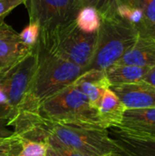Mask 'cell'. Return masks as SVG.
Listing matches in <instances>:
<instances>
[{
  "label": "cell",
  "mask_w": 155,
  "mask_h": 156,
  "mask_svg": "<svg viewBox=\"0 0 155 156\" xmlns=\"http://www.w3.org/2000/svg\"><path fill=\"white\" fill-rule=\"evenodd\" d=\"M10 126H14V133L31 141L51 139L68 148L92 156L119 154V148L107 129L67 126L48 121L33 112L18 114Z\"/></svg>",
  "instance_id": "cell-1"
},
{
  "label": "cell",
  "mask_w": 155,
  "mask_h": 156,
  "mask_svg": "<svg viewBox=\"0 0 155 156\" xmlns=\"http://www.w3.org/2000/svg\"><path fill=\"white\" fill-rule=\"evenodd\" d=\"M36 52L37 67L35 75L16 117L19 113L35 112L41 102L72 84L84 72L83 68L63 59L37 43Z\"/></svg>",
  "instance_id": "cell-2"
},
{
  "label": "cell",
  "mask_w": 155,
  "mask_h": 156,
  "mask_svg": "<svg viewBox=\"0 0 155 156\" xmlns=\"http://www.w3.org/2000/svg\"><path fill=\"white\" fill-rule=\"evenodd\" d=\"M33 113L67 126L104 129L100 122L97 109L74 83L41 102Z\"/></svg>",
  "instance_id": "cell-3"
},
{
  "label": "cell",
  "mask_w": 155,
  "mask_h": 156,
  "mask_svg": "<svg viewBox=\"0 0 155 156\" xmlns=\"http://www.w3.org/2000/svg\"><path fill=\"white\" fill-rule=\"evenodd\" d=\"M138 37L137 28L120 16L101 18V24L97 32L95 51L85 71L107 70L134 45Z\"/></svg>",
  "instance_id": "cell-4"
},
{
  "label": "cell",
  "mask_w": 155,
  "mask_h": 156,
  "mask_svg": "<svg viewBox=\"0 0 155 156\" xmlns=\"http://www.w3.org/2000/svg\"><path fill=\"white\" fill-rule=\"evenodd\" d=\"M97 42L96 33L81 31L74 21L64 26L44 38H38L37 44L55 55L84 69L90 63Z\"/></svg>",
  "instance_id": "cell-5"
},
{
  "label": "cell",
  "mask_w": 155,
  "mask_h": 156,
  "mask_svg": "<svg viewBox=\"0 0 155 156\" xmlns=\"http://www.w3.org/2000/svg\"><path fill=\"white\" fill-rule=\"evenodd\" d=\"M29 23L39 27L38 38H44L55 30L76 21L83 7L79 0H26Z\"/></svg>",
  "instance_id": "cell-6"
},
{
  "label": "cell",
  "mask_w": 155,
  "mask_h": 156,
  "mask_svg": "<svg viewBox=\"0 0 155 156\" xmlns=\"http://www.w3.org/2000/svg\"><path fill=\"white\" fill-rule=\"evenodd\" d=\"M37 67L35 48L18 64L8 70L0 71V87L7 100L8 125L10 126L29 90Z\"/></svg>",
  "instance_id": "cell-7"
},
{
  "label": "cell",
  "mask_w": 155,
  "mask_h": 156,
  "mask_svg": "<svg viewBox=\"0 0 155 156\" xmlns=\"http://www.w3.org/2000/svg\"><path fill=\"white\" fill-rule=\"evenodd\" d=\"M34 48L26 45L11 26L0 21V71L18 64Z\"/></svg>",
  "instance_id": "cell-8"
},
{
  "label": "cell",
  "mask_w": 155,
  "mask_h": 156,
  "mask_svg": "<svg viewBox=\"0 0 155 156\" xmlns=\"http://www.w3.org/2000/svg\"><path fill=\"white\" fill-rule=\"evenodd\" d=\"M110 88L126 109L155 108V88L143 80Z\"/></svg>",
  "instance_id": "cell-9"
},
{
  "label": "cell",
  "mask_w": 155,
  "mask_h": 156,
  "mask_svg": "<svg viewBox=\"0 0 155 156\" xmlns=\"http://www.w3.org/2000/svg\"><path fill=\"white\" fill-rule=\"evenodd\" d=\"M116 128L133 136L155 140V108L126 109Z\"/></svg>",
  "instance_id": "cell-10"
},
{
  "label": "cell",
  "mask_w": 155,
  "mask_h": 156,
  "mask_svg": "<svg viewBox=\"0 0 155 156\" xmlns=\"http://www.w3.org/2000/svg\"><path fill=\"white\" fill-rule=\"evenodd\" d=\"M107 130L121 156H155V140L133 136L116 127Z\"/></svg>",
  "instance_id": "cell-11"
},
{
  "label": "cell",
  "mask_w": 155,
  "mask_h": 156,
  "mask_svg": "<svg viewBox=\"0 0 155 156\" xmlns=\"http://www.w3.org/2000/svg\"><path fill=\"white\" fill-rule=\"evenodd\" d=\"M114 65H133L149 69L155 67V39L139 34L134 45Z\"/></svg>",
  "instance_id": "cell-12"
},
{
  "label": "cell",
  "mask_w": 155,
  "mask_h": 156,
  "mask_svg": "<svg viewBox=\"0 0 155 156\" xmlns=\"http://www.w3.org/2000/svg\"><path fill=\"white\" fill-rule=\"evenodd\" d=\"M73 83L96 109L102 94L111 87L105 71L95 69L84 71Z\"/></svg>",
  "instance_id": "cell-13"
},
{
  "label": "cell",
  "mask_w": 155,
  "mask_h": 156,
  "mask_svg": "<svg viewBox=\"0 0 155 156\" xmlns=\"http://www.w3.org/2000/svg\"><path fill=\"white\" fill-rule=\"evenodd\" d=\"M125 111V106L111 88L104 91L97 105L100 122L104 129L119 126Z\"/></svg>",
  "instance_id": "cell-14"
},
{
  "label": "cell",
  "mask_w": 155,
  "mask_h": 156,
  "mask_svg": "<svg viewBox=\"0 0 155 156\" xmlns=\"http://www.w3.org/2000/svg\"><path fill=\"white\" fill-rule=\"evenodd\" d=\"M149 69V68L133 65H113L105 70V74L110 85L115 86L141 81Z\"/></svg>",
  "instance_id": "cell-15"
},
{
  "label": "cell",
  "mask_w": 155,
  "mask_h": 156,
  "mask_svg": "<svg viewBox=\"0 0 155 156\" xmlns=\"http://www.w3.org/2000/svg\"><path fill=\"white\" fill-rule=\"evenodd\" d=\"M76 22L81 31L90 34L96 33L100 27L101 16L93 7L84 6L78 13Z\"/></svg>",
  "instance_id": "cell-16"
},
{
  "label": "cell",
  "mask_w": 155,
  "mask_h": 156,
  "mask_svg": "<svg viewBox=\"0 0 155 156\" xmlns=\"http://www.w3.org/2000/svg\"><path fill=\"white\" fill-rule=\"evenodd\" d=\"M82 6H90L96 9L101 18L117 16V7L122 4H129L128 0H79Z\"/></svg>",
  "instance_id": "cell-17"
},
{
  "label": "cell",
  "mask_w": 155,
  "mask_h": 156,
  "mask_svg": "<svg viewBox=\"0 0 155 156\" xmlns=\"http://www.w3.org/2000/svg\"><path fill=\"white\" fill-rule=\"evenodd\" d=\"M117 16L124 19L137 29L145 23V16L143 12L130 4H122L117 7Z\"/></svg>",
  "instance_id": "cell-18"
},
{
  "label": "cell",
  "mask_w": 155,
  "mask_h": 156,
  "mask_svg": "<svg viewBox=\"0 0 155 156\" xmlns=\"http://www.w3.org/2000/svg\"><path fill=\"white\" fill-rule=\"evenodd\" d=\"M21 146H22V149L18 156L47 155L48 144L46 142L31 141V140L21 137Z\"/></svg>",
  "instance_id": "cell-19"
},
{
  "label": "cell",
  "mask_w": 155,
  "mask_h": 156,
  "mask_svg": "<svg viewBox=\"0 0 155 156\" xmlns=\"http://www.w3.org/2000/svg\"><path fill=\"white\" fill-rule=\"evenodd\" d=\"M21 149V137L16 133L9 137L0 138V156H17Z\"/></svg>",
  "instance_id": "cell-20"
},
{
  "label": "cell",
  "mask_w": 155,
  "mask_h": 156,
  "mask_svg": "<svg viewBox=\"0 0 155 156\" xmlns=\"http://www.w3.org/2000/svg\"><path fill=\"white\" fill-rule=\"evenodd\" d=\"M42 142H46L48 144L47 156H92L76 151L74 149L68 148L51 139H45ZM117 156L121 155L118 154Z\"/></svg>",
  "instance_id": "cell-21"
},
{
  "label": "cell",
  "mask_w": 155,
  "mask_h": 156,
  "mask_svg": "<svg viewBox=\"0 0 155 156\" xmlns=\"http://www.w3.org/2000/svg\"><path fill=\"white\" fill-rule=\"evenodd\" d=\"M128 2L143 12L145 23L143 26L155 24V0H128Z\"/></svg>",
  "instance_id": "cell-22"
},
{
  "label": "cell",
  "mask_w": 155,
  "mask_h": 156,
  "mask_svg": "<svg viewBox=\"0 0 155 156\" xmlns=\"http://www.w3.org/2000/svg\"><path fill=\"white\" fill-rule=\"evenodd\" d=\"M19 35L26 45L30 48H35L39 37V27L35 23H28Z\"/></svg>",
  "instance_id": "cell-23"
},
{
  "label": "cell",
  "mask_w": 155,
  "mask_h": 156,
  "mask_svg": "<svg viewBox=\"0 0 155 156\" xmlns=\"http://www.w3.org/2000/svg\"><path fill=\"white\" fill-rule=\"evenodd\" d=\"M22 4L25 5L26 0H0V21H3L13 9Z\"/></svg>",
  "instance_id": "cell-24"
},
{
  "label": "cell",
  "mask_w": 155,
  "mask_h": 156,
  "mask_svg": "<svg viewBox=\"0 0 155 156\" xmlns=\"http://www.w3.org/2000/svg\"><path fill=\"white\" fill-rule=\"evenodd\" d=\"M8 122H9L8 118L6 116L0 114V138L9 137L14 133V132L7 129V126H9Z\"/></svg>",
  "instance_id": "cell-25"
},
{
  "label": "cell",
  "mask_w": 155,
  "mask_h": 156,
  "mask_svg": "<svg viewBox=\"0 0 155 156\" xmlns=\"http://www.w3.org/2000/svg\"><path fill=\"white\" fill-rule=\"evenodd\" d=\"M139 34L143 36H148L155 39V24L152 25H144L138 28Z\"/></svg>",
  "instance_id": "cell-26"
},
{
  "label": "cell",
  "mask_w": 155,
  "mask_h": 156,
  "mask_svg": "<svg viewBox=\"0 0 155 156\" xmlns=\"http://www.w3.org/2000/svg\"><path fill=\"white\" fill-rule=\"evenodd\" d=\"M143 80L145 81V82H147L148 84L152 85L153 87L155 88V67L149 69V71L144 76V78H143Z\"/></svg>",
  "instance_id": "cell-27"
},
{
  "label": "cell",
  "mask_w": 155,
  "mask_h": 156,
  "mask_svg": "<svg viewBox=\"0 0 155 156\" xmlns=\"http://www.w3.org/2000/svg\"><path fill=\"white\" fill-rule=\"evenodd\" d=\"M17 156H18V155H17ZM46 156H47V155H46Z\"/></svg>",
  "instance_id": "cell-28"
}]
</instances>
